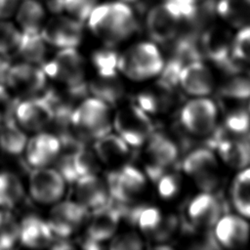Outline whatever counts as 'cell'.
I'll return each instance as SVG.
<instances>
[{
  "label": "cell",
  "instance_id": "cell-28",
  "mask_svg": "<svg viewBox=\"0 0 250 250\" xmlns=\"http://www.w3.org/2000/svg\"><path fill=\"white\" fill-rule=\"evenodd\" d=\"M214 8L215 14L230 25L250 23V0H217Z\"/></svg>",
  "mask_w": 250,
  "mask_h": 250
},
{
  "label": "cell",
  "instance_id": "cell-35",
  "mask_svg": "<svg viewBox=\"0 0 250 250\" xmlns=\"http://www.w3.org/2000/svg\"><path fill=\"white\" fill-rule=\"evenodd\" d=\"M20 224L7 210H0V250L11 249L19 239Z\"/></svg>",
  "mask_w": 250,
  "mask_h": 250
},
{
  "label": "cell",
  "instance_id": "cell-3",
  "mask_svg": "<svg viewBox=\"0 0 250 250\" xmlns=\"http://www.w3.org/2000/svg\"><path fill=\"white\" fill-rule=\"evenodd\" d=\"M164 66L158 48L151 42H141L119 56L118 70L132 80L142 81L159 74Z\"/></svg>",
  "mask_w": 250,
  "mask_h": 250
},
{
  "label": "cell",
  "instance_id": "cell-4",
  "mask_svg": "<svg viewBox=\"0 0 250 250\" xmlns=\"http://www.w3.org/2000/svg\"><path fill=\"white\" fill-rule=\"evenodd\" d=\"M41 67L47 76L62 85L75 88L88 84L85 81L84 59L75 48L62 49Z\"/></svg>",
  "mask_w": 250,
  "mask_h": 250
},
{
  "label": "cell",
  "instance_id": "cell-22",
  "mask_svg": "<svg viewBox=\"0 0 250 250\" xmlns=\"http://www.w3.org/2000/svg\"><path fill=\"white\" fill-rule=\"evenodd\" d=\"M19 240L29 248H43L52 244L54 233L46 221L35 214H28L20 224Z\"/></svg>",
  "mask_w": 250,
  "mask_h": 250
},
{
  "label": "cell",
  "instance_id": "cell-33",
  "mask_svg": "<svg viewBox=\"0 0 250 250\" xmlns=\"http://www.w3.org/2000/svg\"><path fill=\"white\" fill-rule=\"evenodd\" d=\"M221 87V93L228 98L243 100L250 97V72L235 69Z\"/></svg>",
  "mask_w": 250,
  "mask_h": 250
},
{
  "label": "cell",
  "instance_id": "cell-34",
  "mask_svg": "<svg viewBox=\"0 0 250 250\" xmlns=\"http://www.w3.org/2000/svg\"><path fill=\"white\" fill-rule=\"evenodd\" d=\"M114 47L105 46L104 48L96 50L91 57L92 63L100 76H113L117 73L118 53Z\"/></svg>",
  "mask_w": 250,
  "mask_h": 250
},
{
  "label": "cell",
  "instance_id": "cell-13",
  "mask_svg": "<svg viewBox=\"0 0 250 250\" xmlns=\"http://www.w3.org/2000/svg\"><path fill=\"white\" fill-rule=\"evenodd\" d=\"M146 151L145 169L148 178L157 182L164 175L165 170L178 157L176 145L161 134H153L148 139Z\"/></svg>",
  "mask_w": 250,
  "mask_h": 250
},
{
  "label": "cell",
  "instance_id": "cell-41",
  "mask_svg": "<svg viewBox=\"0 0 250 250\" xmlns=\"http://www.w3.org/2000/svg\"><path fill=\"white\" fill-rule=\"evenodd\" d=\"M143 247V241L136 232H123L112 237L109 248L112 250H137Z\"/></svg>",
  "mask_w": 250,
  "mask_h": 250
},
{
  "label": "cell",
  "instance_id": "cell-49",
  "mask_svg": "<svg viewBox=\"0 0 250 250\" xmlns=\"http://www.w3.org/2000/svg\"><path fill=\"white\" fill-rule=\"evenodd\" d=\"M121 1H123V2H125V3L129 4V5H131V6L133 7V6L139 5L142 0H121Z\"/></svg>",
  "mask_w": 250,
  "mask_h": 250
},
{
  "label": "cell",
  "instance_id": "cell-30",
  "mask_svg": "<svg viewBox=\"0 0 250 250\" xmlns=\"http://www.w3.org/2000/svg\"><path fill=\"white\" fill-rule=\"evenodd\" d=\"M16 51L24 62L33 64H42L45 62L47 55V43L40 32H21V40Z\"/></svg>",
  "mask_w": 250,
  "mask_h": 250
},
{
  "label": "cell",
  "instance_id": "cell-8",
  "mask_svg": "<svg viewBox=\"0 0 250 250\" xmlns=\"http://www.w3.org/2000/svg\"><path fill=\"white\" fill-rule=\"evenodd\" d=\"M232 40L229 30L216 25L205 29L198 39L202 54L229 72L237 69L231 53Z\"/></svg>",
  "mask_w": 250,
  "mask_h": 250
},
{
  "label": "cell",
  "instance_id": "cell-16",
  "mask_svg": "<svg viewBox=\"0 0 250 250\" xmlns=\"http://www.w3.org/2000/svg\"><path fill=\"white\" fill-rule=\"evenodd\" d=\"M183 168L205 190L209 191L217 185V160L208 148L190 152L184 160Z\"/></svg>",
  "mask_w": 250,
  "mask_h": 250
},
{
  "label": "cell",
  "instance_id": "cell-23",
  "mask_svg": "<svg viewBox=\"0 0 250 250\" xmlns=\"http://www.w3.org/2000/svg\"><path fill=\"white\" fill-rule=\"evenodd\" d=\"M94 151L99 160L114 169L124 165V161L130 154L127 143L118 135L106 134L96 140Z\"/></svg>",
  "mask_w": 250,
  "mask_h": 250
},
{
  "label": "cell",
  "instance_id": "cell-40",
  "mask_svg": "<svg viewBox=\"0 0 250 250\" xmlns=\"http://www.w3.org/2000/svg\"><path fill=\"white\" fill-rule=\"evenodd\" d=\"M225 129L233 135H242L250 130V114L245 110H236L228 115Z\"/></svg>",
  "mask_w": 250,
  "mask_h": 250
},
{
  "label": "cell",
  "instance_id": "cell-29",
  "mask_svg": "<svg viewBox=\"0 0 250 250\" xmlns=\"http://www.w3.org/2000/svg\"><path fill=\"white\" fill-rule=\"evenodd\" d=\"M26 143V135L16 124L15 118L0 124V148L2 151L11 156H18L23 152Z\"/></svg>",
  "mask_w": 250,
  "mask_h": 250
},
{
  "label": "cell",
  "instance_id": "cell-48",
  "mask_svg": "<svg viewBox=\"0 0 250 250\" xmlns=\"http://www.w3.org/2000/svg\"><path fill=\"white\" fill-rule=\"evenodd\" d=\"M176 1L185 7H188L190 9H198L207 0H176Z\"/></svg>",
  "mask_w": 250,
  "mask_h": 250
},
{
  "label": "cell",
  "instance_id": "cell-32",
  "mask_svg": "<svg viewBox=\"0 0 250 250\" xmlns=\"http://www.w3.org/2000/svg\"><path fill=\"white\" fill-rule=\"evenodd\" d=\"M232 202L236 210L250 218V168L240 172L232 185Z\"/></svg>",
  "mask_w": 250,
  "mask_h": 250
},
{
  "label": "cell",
  "instance_id": "cell-47",
  "mask_svg": "<svg viewBox=\"0 0 250 250\" xmlns=\"http://www.w3.org/2000/svg\"><path fill=\"white\" fill-rule=\"evenodd\" d=\"M50 247L53 249H71L73 248V245L66 241L65 238H60V240H56L55 242L53 241Z\"/></svg>",
  "mask_w": 250,
  "mask_h": 250
},
{
  "label": "cell",
  "instance_id": "cell-46",
  "mask_svg": "<svg viewBox=\"0 0 250 250\" xmlns=\"http://www.w3.org/2000/svg\"><path fill=\"white\" fill-rule=\"evenodd\" d=\"M10 54L0 53V84H5L8 72L12 66Z\"/></svg>",
  "mask_w": 250,
  "mask_h": 250
},
{
  "label": "cell",
  "instance_id": "cell-27",
  "mask_svg": "<svg viewBox=\"0 0 250 250\" xmlns=\"http://www.w3.org/2000/svg\"><path fill=\"white\" fill-rule=\"evenodd\" d=\"M45 7L38 0H22L16 11V19L21 32L38 33L45 21Z\"/></svg>",
  "mask_w": 250,
  "mask_h": 250
},
{
  "label": "cell",
  "instance_id": "cell-21",
  "mask_svg": "<svg viewBox=\"0 0 250 250\" xmlns=\"http://www.w3.org/2000/svg\"><path fill=\"white\" fill-rule=\"evenodd\" d=\"M179 83L187 93L194 96H205L214 87L210 70L200 61L188 62L182 68Z\"/></svg>",
  "mask_w": 250,
  "mask_h": 250
},
{
  "label": "cell",
  "instance_id": "cell-31",
  "mask_svg": "<svg viewBox=\"0 0 250 250\" xmlns=\"http://www.w3.org/2000/svg\"><path fill=\"white\" fill-rule=\"evenodd\" d=\"M24 189L20 178L12 172H0V207L13 209L23 201Z\"/></svg>",
  "mask_w": 250,
  "mask_h": 250
},
{
  "label": "cell",
  "instance_id": "cell-50",
  "mask_svg": "<svg viewBox=\"0 0 250 250\" xmlns=\"http://www.w3.org/2000/svg\"><path fill=\"white\" fill-rule=\"evenodd\" d=\"M249 108H250V104H249ZM250 110V109H249Z\"/></svg>",
  "mask_w": 250,
  "mask_h": 250
},
{
  "label": "cell",
  "instance_id": "cell-39",
  "mask_svg": "<svg viewBox=\"0 0 250 250\" xmlns=\"http://www.w3.org/2000/svg\"><path fill=\"white\" fill-rule=\"evenodd\" d=\"M231 53L236 60L250 62V23L240 27L233 37Z\"/></svg>",
  "mask_w": 250,
  "mask_h": 250
},
{
  "label": "cell",
  "instance_id": "cell-6",
  "mask_svg": "<svg viewBox=\"0 0 250 250\" xmlns=\"http://www.w3.org/2000/svg\"><path fill=\"white\" fill-rule=\"evenodd\" d=\"M105 182L110 198L125 204H132L146 188L145 175L130 164L109 171Z\"/></svg>",
  "mask_w": 250,
  "mask_h": 250
},
{
  "label": "cell",
  "instance_id": "cell-19",
  "mask_svg": "<svg viewBox=\"0 0 250 250\" xmlns=\"http://www.w3.org/2000/svg\"><path fill=\"white\" fill-rule=\"evenodd\" d=\"M74 184V195L77 202L88 210H94L108 203L110 195L106 182L99 178L97 174L81 176Z\"/></svg>",
  "mask_w": 250,
  "mask_h": 250
},
{
  "label": "cell",
  "instance_id": "cell-12",
  "mask_svg": "<svg viewBox=\"0 0 250 250\" xmlns=\"http://www.w3.org/2000/svg\"><path fill=\"white\" fill-rule=\"evenodd\" d=\"M182 25L180 18L164 0L152 6L146 17V28L148 36L160 44L174 39Z\"/></svg>",
  "mask_w": 250,
  "mask_h": 250
},
{
  "label": "cell",
  "instance_id": "cell-20",
  "mask_svg": "<svg viewBox=\"0 0 250 250\" xmlns=\"http://www.w3.org/2000/svg\"><path fill=\"white\" fill-rule=\"evenodd\" d=\"M212 146L217 147L226 163L234 168H243L250 163V142L230 139L219 129L210 139Z\"/></svg>",
  "mask_w": 250,
  "mask_h": 250
},
{
  "label": "cell",
  "instance_id": "cell-38",
  "mask_svg": "<svg viewBox=\"0 0 250 250\" xmlns=\"http://www.w3.org/2000/svg\"><path fill=\"white\" fill-rule=\"evenodd\" d=\"M99 0H62L63 12L73 19L84 22L98 5Z\"/></svg>",
  "mask_w": 250,
  "mask_h": 250
},
{
  "label": "cell",
  "instance_id": "cell-11",
  "mask_svg": "<svg viewBox=\"0 0 250 250\" xmlns=\"http://www.w3.org/2000/svg\"><path fill=\"white\" fill-rule=\"evenodd\" d=\"M88 209L77 201H62L50 211L48 225L52 232L60 238H67L75 233L88 219Z\"/></svg>",
  "mask_w": 250,
  "mask_h": 250
},
{
  "label": "cell",
  "instance_id": "cell-42",
  "mask_svg": "<svg viewBox=\"0 0 250 250\" xmlns=\"http://www.w3.org/2000/svg\"><path fill=\"white\" fill-rule=\"evenodd\" d=\"M18 102L19 99L13 98L3 84H0V124L14 118Z\"/></svg>",
  "mask_w": 250,
  "mask_h": 250
},
{
  "label": "cell",
  "instance_id": "cell-5",
  "mask_svg": "<svg viewBox=\"0 0 250 250\" xmlns=\"http://www.w3.org/2000/svg\"><path fill=\"white\" fill-rule=\"evenodd\" d=\"M113 126L128 146L139 147L152 135L153 126L142 108L136 104H131L120 108L114 116Z\"/></svg>",
  "mask_w": 250,
  "mask_h": 250
},
{
  "label": "cell",
  "instance_id": "cell-26",
  "mask_svg": "<svg viewBox=\"0 0 250 250\" xmlns=\"http://www.w3.org/2000/svg\"><path fill=\"white\" fill-rule=\"evenodd\" d=\"M89 92L109 106H116L124 96V87L116 75L100 76L88 83Z\"/></svg>",
  "mask_w": 250,
  "mask_h": 250
},
{
  "label": "cell",
  "instance_id": "cell-18",
  "mask_svg": "<svg viewBox=\"0 0 250 250\" xmlns=\"http://www.w3.org/2000/svg\"><path fill=\"white\" fill-rule=\"evenodd\" d=\"M26 163L33 167H46L55 161L61 150V143L55 134L38 133L25 146Z\"/></svg>",
  "mask_w": 250,
  "mask_h": 250
},
{
  "label": "cell",
  "instance_id": "cell-44",
  "mask_svg": "<svg viewBox=\"0 0 250 250\" xmlns=\"http://www.w3.org/2000/svg\"><path fill=\"white\" fill-rule=\"evenodd\" d=\"M158 192L163 198L173 197L179 189L178 179L173 175H162L158 181Z\"/></svg>",
  "mask_w": 250,
  "mask_h": 250
},
{
  "label": "cell",
  "instance_id": "cell-1",
  "mask_svg": "<svg viewBox=\"0 0 250 250\" xmlns=\"http://www.w3.org/2000/svg\"><path fill=\"white\" fill-rule=\"evenodd\" d=\"M87 21L94 35L109 47L122 43L138 30L134 8L121 0L97 5Z\"/></svg>",
  "mask_w": 250,
  "mask_h": 250
},
{
  "label": "cell",
  "instance_id": "cell-51",
  "mask_svg": "<svg viewBox=\"0 0 250 250\" xmlns=\"http://www.w3.org/2000/svg\"><path fill=\"white\" fill-rule=\"evenodd\" d=\"M249 142H250V141H249Z\"/></svg>",
  "mask_w": 250,
  "mask_h": 250
},
{
  "label": "cell",
  "instance_id": "cell-15",
  "mask_svg": "<svg viewBox=\"0 0 250 250\" xmlns=\"http://www.w3.org/2000/svg\"><path fill=\"white\" fill-rule=\"evenodd\" d=\"M217 119V107L208 99H195L183 107L181 121L185 128L195 135H206L213 131Z\"/></svg>",
  "mask_w": 250,
  "mask_h": 250
},
{
  "label": "cell",
  "instance_id": "cell-36",
  "mask_svg": "<svg viewBox=\"0 0 250 250\" xmlns=\"http://www.w3.org/2000/svg\"><path fill=\"white\" fill-rule=\"evenodd\" d=\"M100 160L94 149L86 146H81L73 154V165L79 177L91 174H97L100 169Z\"/></svg>",
  "mask_w": 250,
  "mask_h": 250
},
{
  "label": "cell",
  "instance_id": "cell-24",
  "mask_svg": "<svg viewBox=\"0 0 250 250\" xmlns=\"http://www.w3.org/2000/svg\"><path fill=\"white\" fill-rule=\"evenodd\" d=\"M217 241L227 247H238L246 243L249 237V226L241 218L226 215L216 223Z\"/></svg>",
  "mask_w": 250,
  "mask_h": 250
},
{
  "label": "cell",
  "instance_id": "cell-45",
  "mask_svg": "<svg viewBox=\"0 0 250 250\" xmlns=\"http://www.w3.org/2000/svg\"><path fill=\"white\" fill-rule=\"evenodd\" d=\"M20 4V0H0V20L12 17Z\"/></svg>",
  "mask_w": 250,
  "mask_h": 250
},
{
  "label": "cell",
  "instance_id": "cell-43",
  "mask_svg": "<svg viewBox=\"0 0 250 250\" xmlns=\"http://www.w3.org/2000/svg\"><path fill=\"white\" fill-rule=\"evenodd\" d=\"M146 113H155L160 109V100L151 92H143L136 97L135 103Z\"/></svg>",
  "mask_w": 250,
  "mask_h": 250
},
{
  "label": "cell",
  "instance_id": "cell-10",
  "mask_svg": "<svg viewBox=\"0 0 250 250\" xmlns=\"http://www.w3.org/2000/svg\"><path fill=\"white\" fill-rule=\"evenodd\" d=\"M47 44L57 48H75L83 38V22L70 16L56 15L40 31Z\"/></svg>",
  "mask_w": 250,
  "mask_h": 250
},
{
  "label": "cell",
  "instance_id": "cell-7",
  "mask_svg": "<svg viewBox=\"0 0 250 250\" xmlns=\"http://www.w3.org/2000/svg\"><path fill=\"white\" fill-rule=\"evenodd\" d=\"M46 77L42 67L25 62L11 66L5 84L19 96V100L27 99L44 92L47 87Z\"/></svg>",
  "mask_w": 250,
  "mask_h": 250
},
{
  "label": "cell",
  "instance_id": "cell-25",
  "mask_svg": "<svg viewBox=\"0 0 250 250\" xmlns=\"http://www.w3.org/2000/svg\"><path fill=\"white\" fill-rule=\"evenodd\" d=\"M222 206L216 196L201 193L193 198L188 206V216L193 226L210 228L220 219Z\"/></svg>",
  "mask_w": 250,
  "mask_h": 250
},
{
  "label": "cell",
  "instance_id": "cell-9",
  "mask_svg": "<svg viewBox=\"0 0 250 250\" xmlns=\"http://www.w3.org/2000/svg\"><path fill=\"white\" fill-rule=\"evenodd\" d=\"M61 174L52 168H34L28 178V189L31 198L44 205L59 201L64 193L65 185Z\"/></svg>",
  "mask_w": 250,
  "mask_h": 250
},
{
  "label": "cell",
  "instance_id": "cell-2",
  "mask_svg": "<svg viewBox=\"0 0 250 250\" xmlns=\"http://www.w3.org/2000/svg\"><path fill=\"white\" fill-rule=\"evenodd\" d=\"M71 122L82 140L96 141L111 130L109 105L95 97L85 99L73 109Z\"/></svg>",
  "mask_w": 250,
  "mask_h": 250
},
{
  "label": "cell",
  "instance_id": "cell-14",
  "mask_svg": "<svg viewBox=\"0 0 250 250\" xmlns=\"http://www.w3.org/2000/svg\"><path fill=\"white\" fill-rule=\"evenodd\" d=\"M15 116L21 128L30 132H38L51 125L54 112L49 102L39 95L19 100Z\"/></svg>",
  "mask_w": 250,
  "mask_h": 250
},
{
  "label": "cell",
  "instance_id": "cell-37",
  "mask_svg": "<svg viewBox=\"0 0 250 250\" xmlns=\"http://www.w3.org/2000/svg\"><path fill=\"white\" fill-rule=\"evenodd\" d=\"M21 31L12 22L0 20V53L10 54L17 49Z\"/></svg>",
  "mask_w": 250,
  "mask_h": 250
},
{
  "label": "cell",
  "instance_id": "cell-17",
  "mask_svg": "<svg viewBox=\"0 0 250 250\" xmlns=\"http://www.w3.org/2000/svg\"><path fill=\"white\" fill-rule=\"evenodd\" d=\"M120 219L122 218L117 206L109 199L107 204L93 210L88 221L85 236L103 243L114 235Z\"/></svg>",
  "mask_w": 250,
  "mask_h": 250
}]
</instances>
